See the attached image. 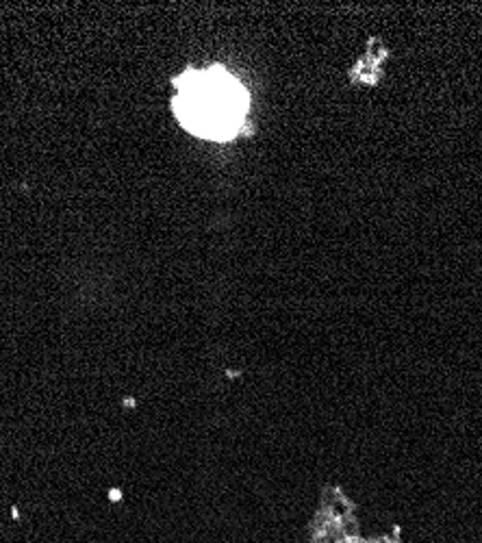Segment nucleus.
<instances>
[{
	"label": "nucleus",
	"instance_id": "1",
	"mask_svg": "<svg viewBox=\"0 0 482 543\" xmlns=\"http://www.w3.org/2000/svg\"><path fill=\"white\" fill-rule=\"evenodd\" d=\"M176 89L172 109L185 131L213 141H228L241 131L250 98L222 66L187 70L176 78Z\"/></svg>",
	"mask_w": 482,
	"mask_h": 543
}]
</instances>
